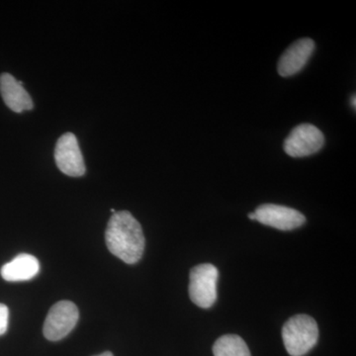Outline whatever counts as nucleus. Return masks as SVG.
I'll return each mask as SVG.
<instances>
[{
    "label": "nucleus",
    "mask_w": 356,
    "mask_h": 356,
    "mask_svg": "<svg viewBox=\"0 0 356 356\" xmlns=\"http://www.w3.org/2000/svg\"><path fill=\"white\" fill-rule=\"evenodd\" d=\"M248 218H250V220H255L254 212H252V213H250V214H248Z\"/></svg>",
    "instance_id": "obj_15"
},
{
    "label": "nucleus",
    "mask_w": 356,
    "mask_h": 356,
    "mask_svg": "<svg viewBox=\"0 0 356 356\" xmlns=\"http://www.w3.org/2000/svg\"><path fill=\"white\" fill-rule=\"evenodd\" d=\"M214 356H250L247 343L236 334H226L217 339L213 346Z\"/></svg>",
    "instance_id": "obj_11"
},
{
    "label": "nucleus",
    "mask_w": 356,
    "mask_h": 356,
    "mask_svg": "<svg viewBox=\"0 0 356 356\" xmlns=\"http://www.w3.org/2000/svg\"><path fill=\"white\" fill-rule=\"evenodd\" d=\"M107 248L112 254L128 264H135L144 254L142 226L128 211H119L110 218L105 232Z\"/></svg>",
    "instance_id": "obj_1"
},
{
    "label": "nucleus",
    "mask_w": 356,
    "mask_h": 356,
    "mask_svg": "<svg viewBox=\"0 0 356 356\" xmlns=\"http://www.w3.org/2000/svg\"><path fill=\"white\" fill-rule=\"evenodd\" d=\"M356 98H355V95H353V97L351 98V105H353V108L355 109V107H356Z\"/></svg>",
    "instance_id": "obj_13"
},
{
    "label": "nucleus",
    "mask_w": 356,
    "mask_h": 356,
    "mask_svg": "<svg viewBox=\"0 0 356 356\" xmlns=\"http://www.w3.org/2000/svg\"><path fill=\"white\" fill-rule=\"evenodd\" d=\"M79 309L70 301H60L51 307L44 324V336L51 341H60L76 327Z\"/></svg>",
    "instance_id": "obj_5"
},
{
    "label": "nucleus",
    "mask_w": 356,
    "mask_h": 356,
    "mask_svg": "<svg viewBox=\"0 0 356 356\" xmlns=\"http://www.w3.org/2000/svg\"><path fill=\"white\" fill-rule=\"evenodd\" d=\"M219 271L210 264H199L191 271L189 296L191 301L200 308L208 309L217 300V283Z\"/></svg>",
    "instance_id": "obj_3"
},
{
    "label": "nucleus",
    "mask_w": 356,
    "mask_h": 356,
    "mask_svg": "<svg viewBox=\"0 0 356 356\" xmlns=\"http://www.w3.org/2000/svg\"><path fill=\"white\" fill-rule=\"evenodd\" d=\"M254 214L255 221L281 231H292L306 222V217L299 211L275 204H264Z\"/></svg>",
    "instance_id": "obj_7"
},
{
    "label": "nucleus",
    "mask_w": 356,
    "mask_h": 356,
    "mask_svg": "<svg viewBox=\"0 0 356 356\" xmlns=\"http://www.w3.org/2000/svg\"><path fill=\"white\" fill-rule=\"evenodd\" d=\"M0 93L7 107L16 113L34 107L31 96L23 88L22 81H16L13 74L4 72L0 76Z\"/></svg>",
    "instance_id": "obj_9"
},
{
    "label": "nucleus",
    "mask_w": 356,
    "mask_h": 356,
    "mask_svg": "<svg viewBox=\"0 0 356 356\" xmlns=\"http://www.w3.org/2000/svg\"><path fill=\"white\" fill-rule=\"evenodd\" d=\"M314 50L315 42L310 38L300 39L294 42L281 56L277 65L278 74L283 77L298 74L308 63Z\"/></svg>",
    "instance_id": "obj_8"
},
{
    "label": "nucleus",
    "mask_w": 356,
    "mask_h": 356,
    "mask_svg": "<svg viewBox=\"0 0 356 356\" xmlns=\"http://www.w3.org/2000/svg\"><path fill=\"white\" fill-rule=\"evenodd\" d=\"M55 161L58 170L69 177H83L86 173L83 154L74 134L60 136L56 145Z\"/></svg>",
    "instance_id": "obj_6"
},
{
    "label": "nucleus",
    "mask_w": 356,
    "mask_h": 356,
    "mask_svg": "<svg viewBox=\"0 0 356 356\" xmlns=\"http://www.w3.org/2000/svg\"><path fill=\"white\" fill-rule=\"evenodd\" d=\"M95 356H113V355H112V353H110V351H106V353H102V355H95Z\"/></svg>",
    "instance_id": "obj_14"
},
{
    "label": "nucleus",
    "mask_w": 356,
    "mask_h": 356,
    "mask_svg": "<svg viewBox=\"0 0 356 356\" xmlns=\"http://www.w3.org/2000/svg\"><path fill=\"white\" fill-rule=\"evenodd\" d=\"M39 271L40 264L34 255L21 254L1 267V276L9 282H19L31 280Z\"/></svg>",
    "instance_id": "obj_10"
},
{
    "label": "nucleus",
    "mask_w": 356,
    "mask_h": 356,
    "mask_svg": "<svg viewBox=\"0 0 356 356\" xmlns=\"http://www.w3.org/2000/svg\"><path fill=\"white\" fill-rule=\"evenodd\" d=\"M282 339L290 355H305L317 343V322L308 315L294 316L283 325Z\"/></svg>",
    "instance_id": "obj_2"
},
{
    "label": "nucleus",
    "mask_w": 356,
    "mask_h": 356,
    "mask_svg": "<svg viewBox=\"0 0 356 356\" xmlns=\"http://www.w3.org/2000/svg\"><path fill=\"white\" fill-rule=\"evenodd\" d=\"M9 310L6 305L0 304V336L6 334L8 329Z\"/></svg>",
    "instance_id": "obj_12"
},
{
    "label": "nucleus",
    "mask_w": 356,
    "mask_h": 356,
    "mask_svg": "<svg viewBox=\"0 0 356 356\" xmlns=\"http://www.w3.org/2000/svg\"><path fill=\"white\" fill-rule=\"evenodd\" d=\"M325 144L324 134L312 124L304 123L291 131L283 149L292 158H304L318 153Z\"/></svg>",
    "instance_id": "obj_4"
}]
</instances>
